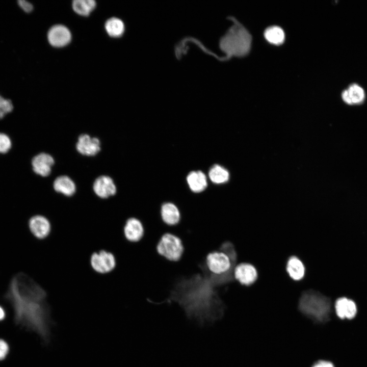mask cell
I'll list each match as a JSON object with an SVG mask.
<instances>
[{
	"instance_id": "obj_21",
	"label": "cell",
	"mask_w": 367,
	"mask_h": 367,
	"mask_svg": "<svg viewBox=\"0 0 367 367\" xmlns=\"http://www.w3.org/2000/svg\"><path fill=\"white\" fill-rule=\"evenodd\" d=\"M265 37L269 42L277 45L281 44L284 41V33L281 28L278 26H272L266 30Z\"/></svg>"
},
{
	"instance_id": "obj_14",
	"label": "cell",
	"mask_w": 367,
	"mask_h": 367,
	"mask_svg": "<svg viewBox=\"0 0 367 367\" xmlns=\"http://www.w3.org/2000/svg\"><path fill=\"white\" fill-rule=\"evenodd\" d=\"M160 213L163 221L168 226H175L180 220L181 214L178 207L171 202L163 203L161 207Z\"/></svg>"
},
{
	"instance_id": "obj_15",
	"label": "cell",
	"mask_w": 367,
	"mask_h": 367,
	"mask_svg": "<svg viewBox=\"0 0 367 367\" xmlns=\"http://www.w3.org/2000/svg\"><path fill=\"white\" fill-rule=\"evenodd\" d=\"M335 308L337 316L341 319H351L357 312L355 303L346 298L338 299L335 304Z\"/></svg>"
},
{
	"instance_id": "obj_29",
	"label": "cell",
	"mask_w": 367,
	"mask_h": 367,
	"mask_svg": "<svg viewBox=\"0 0 367 367\" xmlns=\"http://www.w3.org/2000/svg\"><path fill=\"white\" fill-rule=\"evenodd\" d=\"M5 312L2 307L0 306V321L3 320L5 318Z\"/></svg>"
},
{
	"instance_id": "obj_24",
	"label": "cell",
	"mask_w": 367,
	"mask_h": 367,
	"mask_svg": "<svg viewBox=\"0 0 367 367\" xmlns=\"http://www.w3.org/2000/svg\"><path fill=\"white\" fill-rule=\"evenodd\" d=\"M13 109L12 101L0 95V119L3 118L6 114L11 112Z\"/></svg>"
},
{
	"instance_id": "obj_11",
	"label": "cell",
	"mask_w": 367,
	"mask_h": 367,
	"mask_svg": "<svg viewBox=\"0 0 367 367\" xmlns=\"http://www.w3.org/2000/svg\"><path fill=\"white\" fill-rule=\"evenodd\" d=\"M93 188L96 195L102 199L108 198L116 193V187L113 179L106 175L97 178Z\"/></svg>"
},
{
	"instance_id": "obj_13",
	"label": "cell",
	"mask_w": 367,
	"mask_h": 367,
	"mask_svg": "<svg viewBox=\"0 0 367 367\" xmlns=\"http://www.w3.org/2000/svg\"><path fill=\"white\" fill-rule=\"evenodd\" d=\"M34 172L41 176H48L54 164L53 158L46 153H40L35 156L32 160Z\"/></svg>"
},
{
	"instance_id": "obj_3",
	"label": "cell",
	"mask_w": 367,
	"mask_h": 367,
	"mask_svg": "<svg viewBox=\"0 0 367 367\" xmlns=\"http://www.w3.org/2000/svg\"><path fill=\"white\" fill-rule=\"evenodd\" d=\"M298 306L301 312L313 321L323 322L328 318L329 305L327 299L313 290L302 294Z\"/></svg>"
},
{
	"instance_id": "obj_22",
	"label": "cell",
	"mask_w": 367,
	"mask_h": 367,
	"mask_svg": "<svg viewBox=\"0 0 367 367\" xmlns=\"http://www.w3.org/2000/svg\"><path fill=\"white\" fill-rule=\"evenodd\" d=\"M95 6L96 3L93 0H75L72 3L73 10L83 16L88 15Z\"/></svg>"
},
{
	"instance_id": "obj_2",
	"label": "cell",
	"mask_w": 367,
	"mask_h": 367,
	"mask_svg": "<svg viewBox=\"0 0 367 367\" xmlns=\"http://www.w3.org/2000/svg\"><path fill=\"white\" fill-rule=\"evenodd\" d=\"M234 22V24L221 39L220 47L229 56H244L250 48L251 36L237 20Z\"/></svg>"
},
{
	"instance_id": "obj_16",
	"label": "cell",
	"mask_w": 367,
	"mask_h": 367,
	"mask_svg": "<svg viewBox=\"0 0 367 367\" xmlns=\"http://www.w3.org/2000/svg\"><path fill=\"white\" fill-rule=\"evenodd\" d=\"M286 271L294 280H301L304 276L305 268L303 262L297 256H291L286 263Z\"/></svg>"
},
{
	"instance_id": "obj_17",
	"label": "cell",
	"mask_w": 367,
	"mask_h": 367,
	"mask_svg": "<svg viewBox=\"0 0 367 367\" xmlns=\"http://www.w3.org/2000/svg\"><path fill=\"white\" fill-rule=\"evenodd\" d=\"M187 180L190 188L195 193L201 192L207 187L206 177L201 171L191 172Z\"/></svg>"
},
{
	"instance_id": "obj_4",
	"label": "cell",
	"mask_w": 367,
	"mask_h": 367,
	"mask_svg": "<svg viewBox=\"0 0 367 367\" xmlns=\"http://www.w3.org/2000/svg\"><path fill=\"white\" fill-rule=\"evenodd\" d=\"M156 250L160 255L166 259L177 261L180 259L184 248L179 238L173 234L166 233L160 240Z\"/></svg>"
},
{
	"instance_id": "obj_18",
	"label": "cell",
	"mask_w": 367,
	"mask_h": 367,
	"mask_svg": "<svg viewBox=\"0 0 367 367\" xmlns=\"http://www.w3.org/2000/svg\"><path fill=\"white\" fill-rule=\"evenodd\" d=\"M54 188L56 192L67 196L73 195L76 189L73 180L66 175L59 176L55 180Z\"/></svg>"
},
{
	"instance_id": "obj_9",
	"label": "cell",
	"mask_w": 367,
	"mask_h": 367,
	"mask_svg": "<svg viewBox=\"0 0 367 367\" xmlns=\"http://www.w3.org/2000/svg\"><path fill=\"white\" fill-rule=\"evenodd\" d=\"M124 238L129 242L137 243L143 237L144 228L142 222L137 218L126 220L123 228Z\"/></svg>"
},
{
	"instance_id": "obj_10",
	"label": "cell",
	"mask_w": 367,
	"mask_h": 367,
	"mask_svg": "<svg viewBox=\"0 0 367 367\" xmlns=\"http://www.w3.org/2000/svg\"><path fill=\"white\" fill-rule=\"evenodd\" d=\"M49 43L53 46L60 47L68 44L71 40L69 30L63 25L58 24L51 27L47 34Z\"/></svg>"
},
{
	"instance_id": "obj_25",
	"label": "cell",
	"mask_w": 367,
	"mask_h": 367,
	"mask_svg": "<svg viewBox=\"0 0 367 367\" xmlns=\"http://www.w3.org/2000/svg\"><path fill=\"white\" fill-rule=\"evenodd\" d=\"M12 147V141L6 134L0 133V153H7Z\"/></svg>"
},
{
	"instance_id": "obj_20",
	"label": "cell",
	"mask_w": 367,
	"mask_h": 367,
	"mask_svg": "<svg viewBox=\"0 0 367 367\" xmlns=\"http://www.w3.org/2000/svg\"><path fill=\"white\" fill-rule=\"evenodd\" d=\"M208 175L211 181L215 184L224 183L229 179L227 170L218 165H215L211 168Z\"/></svg>"
},
{
	"instance_id": "obj_1",
	"label": "cell",
	"mask_w": 367,
	"mask_h": 367,
	"mask_svg": "<svg viewBox=\"0 0 367 367\" xmlns=\"http://www.w3.org/2000/svg\"><path fill=\"white\" fill-rule=\"evenodd\" d=\"M6 298L14 310L15 323L36 332L44 342L50 338L49 312L44 299L33 294L10 290Z\"/></svg>"
},
{
	"instance_id": "obj_12",
	"label": "cell",
	"mask_w": 367,
	"mask_h": 367,
	"mask_svg": "<svg viewBox=\"0 0 367 367\" xmlns=\"http://www.w3.org/2000/svg\"><path fill=\"white\" fill-rule=\"evenodd\" d=\"M76 148L83 155H94L100 151V143L96 138H92L88 135L83 134L78 138Z\"/></svg>"
},
{
	"instance_id": "obj_28",
	"label": "cell",
	"mask_w": 367,
	"mask_h": 367,
	"mask_svg": "<svg viewBox=\"0 0 367 367\" xmlns=\"http://www.w3.org/2000/svg\"><path fill=\"white\" fill-rule=\"evenodd\" d=\"M312 367H334V366L329 361L321 360L315 363Z\"/></svg>"
},
{
	"instance_id": "obj_8",
	"label": "cell",
	"mask_w": 367,
	"mask_h": 367,
	"mask_svg": "<svg viewBox=\"0 0 367 367\" xmlns=\"http://www.w3.org/2000/svg\"><path fill=\"white\" fill-rule=\"evenodd\" d=\"M235 280L242 285L249 286L257 279L258 274L254 266L248 263H240L233 269Z\"/></svg>"
},
{
	"instance_id": "obj_19",
	"label": "cell",
	"mask_w": 367,
	"mask_h": 367,
	"mask_svg": "<svg viewBox=\"0 0 367 367\" xmlns=\"http://www.w3.org/2000/svg\"><path fill=\"white\" fill-rule=\"evenodd\" d=\"M105 29L110 36L118 37L123 34L124 31V25L121 20L113 17L106 21Z\"/></svg>"
},
{
	"instance_id": "obj_26",
	"label": "cell",
	"mask_w": 367,
	"mask_h": 367,
	"mask_svg": "<svg viewBox=\"0 0 367 367\" xmlns=\"http://www.w3.org/2000/svg\"><path fill=\"white\" fill-rule=\"evenodd\" d=\"M9 351V347L8 343L4 339L0 338V361L6 358Z\"/></svg>"
},
{
	"instance_id": "obj_5",
	"label": "cell",
	"mask_w": 367,
	"mask_h": 367,
	"mask_svg": "<svg viewBox=\"0 0 367 367\" xmlns=\"http://www.w3.org/2000/svg\"><path fill=\"white\" fill-rule=\"evenodd\" d=\"M91 269L99 275L112 273L116 268L117 259L111 251L101 249L93 252L89 258Z\"/></svg>"
},
{
	"instance_id": "obj_23",
	"label": "cell",
	"mask_w": 367,
	"mask_h": 367,
	"mask_svg": "<svg viewBox=\"0 0 367 367\" xmlns=\"http://www.w3.org/2000/svg\"><path fill=\"white\" fill-rule=\"evenodd\" d=\"M350 98L351 104H359L363 102L365 93L363 88L357 84L351 85L347 89Z\"/></svg>"
},
{
	"instance_id": "obj_27",
	"label": "cell",
	"mask_w": 367,
	"mask_h": 367,
	"mask_svg": "<svg viewBox=\"0 0 367 367\" xmlns=\"http://www.w3.org/2000/svg\"><path fill=\"white\" fill-rule=\"evenodd\" d=\"M17 3L19 7L25 12H30L33 10V6L29 2L25 0H19Z\"/></svg>"
},
{
	"instance_id": "obj_7",
	"label": "cell",
	"mask_w": 367,
	"mask_h": 367,
	"mask_svg": "<svg viewBox=\"0 0 367 367\" xmlns=\"http://www.w3.org/2000/svg\"><path fill=\"white\" fill-rule=\"evenodd\" d=\"M29 227L32 234L39 240L48 238L52 231L51 221L41 215H34L30 219Z\"/></svg>"
},
{
	"instance_id": "obj_6",
	"label": "cell",
	"mask_w": 367,
	"mask_h": 367,
	"mask_svg": "<svg viewBox=\"0 0 367 367\" xmlns=\"http://www.w3.org/2000/svg\"><path fill=\"white\" fill-rule=\"evenodd\" d=\"M206 265L209 271L215 275H222L233 271L237 265L232 261L225 253L215 251L209 253L206 257Z\"/></svg>"
}]
</instances>
